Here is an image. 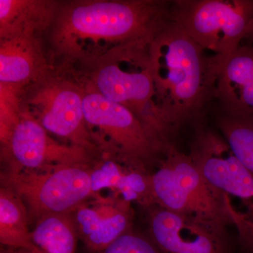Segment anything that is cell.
Returning a JSON list of instances; mask_svg holds the SVG:
<instances>
[{
  "mask_svg": "<svg viewBox=\"0 0 253 253\" xmlns=\"http://www.w3.org/2000/svg\"><path fill=\"white\" fill-rule=\"evenodd\" d=\"M172 1L70 3L58 9L51 40L57 54L87 64L131 43L151 40L171 21Z\"/></svg>",
  "mask_w": 253,
  "mask_h": 253,
  "instance_id": "cell-1",
  "label": "cell"
},
{
  "mask_svg": "<svg viewBox=\"0 0 253 253\" xmlns=\"http://www.w3.org/2000/svg\"><path fill=\"white\" fill-rule=\"evenodd\" d=\"M154 104L169 140L206 118L213 102L212 55L171 21L150 44Z\"/></svg>",
  "mask_w": 253,
  "mask_h": 253,
  "instance_id": "cell-2",
  "label": "cell"
},
{
  "mask_svg": "<svg viewBox=\"0 0 253 253\" xmlns=\"http://www.w3.org/2000/svg\"><path fill=\"white\" fill-rule=\"evenodd\" d=\"M152 40L131 43L85 64L89 70L85 88L131 110L155 140L164 146L170 140L155 107L150 57Z\"/></svg>",
  "mask_w": 253,
  "mask_h": 253,
  "instance_id": "cell-3",
  "label": "cell"
},
{
  "mask_svg": "<svg viewBox=\"0 0 253 253\" xmlns=\"http://www.w3.org/2000/svg\"><path fill=\"white\" fill-rule=\"evenodd\" d=\"M201 120L193 125L189 155L215 190L239 235L245 253H253V174L242 164L221 133Z\"/></svg>",
  "mask_w": 253,
  "mask_h": 253,
  "instance_id": "cell-4",
  "label": "cell"
},
{
  "mask_svg": "<svg viewBox=\"0 0 253 253\" xmlns=\"http://www.w3.org/2000/svg\"><path fill=\"white\" fill-rule=\"evenodd\" d=\"M155 166L152 186L156 206L226 231L231 224L220 197L189 154L181 152L173 143Z\"/></svg>",
  "mask_w": 253,
  "mask_h": 253,
  "instance_id": "cell-5",
  "label": "cell"
},
{
  "mask_svg": "<svg viewBox=\"0 0 253 253\" xmlns=\"http://www.w3.org/2000/svg\"><path fill=\"white\" fill-rule=\"evenodd\" d=\"M171 20L213 55L253 42V0H172Z\"/></svg>",
  "mask_w": 253,
  "mask_h": 253,
  "instance_id": "cell-6",
  "label": "cell"
},
{
  "mask_svg": "<svg viewBox=\"0 0 253 253\" xmlns=\"http://www.w3.org/2000/svg\"><path fill=\"white\" fill-rule=\"evenodd\" d=\"M84 89L83 112L91 135L104 154L152 169L166 148L131 110Z\"/></svg>",
  "mask_w": 253,
  "mask_h": 253,
  "instance_id": "cell-7",
  "label": "cell"
},
{
  "mask_svg": "<svg viewBox=\"0 0 253 253\" xmlns=\"http://www.w3.org/2000/svg\"><path fill=\"white\" fill-rule=\"evenodd\" d=\"M91 162L61 166L48 172H5L1 175V185L21 198L27 208L29 224H35L46 214L73 212L94 194Z\"/></svg>",
  "mask_w": 253,
  "mask_h": 253,
  "instance_id": "cell-8",
  "label": "cell"
},
{
  "mask_svg": "<svg viewBox=\"0 0 253 253\" xmlns=\"http://www.w3.org/2000/svg\"><path fill=\"white\" fill-rule=\"evenodd\" d=\"M40 82L28 100V110L25 113L48 132L73 146L88 153L99 149L84 119V89L61 78Z\"/></svg>",
  "mask_w": 253,
  "mask_h": 253,
  "instance_id": "cell-9",
  "label": "cell"
},
{
  "mask_svg": "<svg viewBox=\"0 0 253 253\" xmlns=\"http://www.w3.org/2000/svg\"><path fill=\"white\" fill-rule=\"evenodd\" d=\"M2 151L8 166L6 172H48L61 166L92 161L85 150L54 140L26 113L21 114Z\"/></svg>",
  "mask_w": 253,
  "mask_h": 253,
  "instance_id": "cell-10",
  "label": "cell"
},
{
  "mask_svg": "<svg viewBox=\"0 0 253 253\" xmlns=\"http://www.w3.org/2000/svg\"><path fill=\"white\" fill-rule=\"evenodd\" d=\"M148 211L149 237L161 253H231L227 231L160 206Z\"/></svg>",
  "mask_w": 253,
  "mask_h": 253,
  "instance_id": "cell-11",
  "label": "cell"
},
{
  "mask_svg": "<svg viewBox=\"0 0 253 253\" xmlns=\"http://www.w3.org/2000/svg\"><path fill=\"white\" fill-rule=\"evenodd\" d=\"M133 205L118 195L95 193L73 212L80 240L89 251H99L133 229Z\"/></svg>",
  "mask_w": 253,
  "mask_h": 253,
  "instance_id": "cell-12",
  "label": "cell"
},
{
  "mask_svg": "<svg viewBox=\"0 0 253 253\" xmlns=\"http://www.w3.org/2000/svg\"><path fill=\"white\" fill-rule=\"evenodd\" d=\"M213 103L230 114H253V43L212 55Z\"/></svg>",
  "mask_w": 253,
  "mask_h": 253,
  "instance_id": "cell-13",
  "label": "cell"
},
{
  "mask_svg": "<svg viewBox=\"0 0 253 253\" xmlns=\"http://www.w3.org/2000/svg\"><path fill=\"white\" fill-rule=\"evenodd\" d=\"M107 155L93 160L91 181L93 192L110 189L131 204L149 209L156 206L149 168Z\"/></svg>",
  "mask_w": 253,
  "mask_h": 253,
  "instance_id": "cell-14",
  "label": "cell"
},
{
  "mask_svg": "<svg viewBox=\"0 0 253 253\" xmlns=\"http://www.w3.org/2000/svg\"><path fill=\"white\" fill-rule=\"evenodd\" d=\"M46 64L37 36L21 34L1 38L0 82L20 86L44 76Z\"/></svg>",
  "mask_w": 253,
  "mask_h": 253,
  "instance_id": "cell-15",
  "label": "cell"
},
{
  "mask_svg": "<svg viewBox=\"0 0 253 253\" xmlns=\"http://www.w3.org/2000/svg\"><path fill=\"white\" fill-rule=\"evenodd\" d=\"M54 3L42 1L1 0V38L37 33L52 22L57 12Z\"/></svg>",
  "mask_w": 253,
  "mask_h": 253,
  "instance_id": "cell-16",
  "label": "cell"
},
{
  "mask_svg": "<svg viewBox=\"0 0 253 253\" xmlns=\"http://www.w3.org/2000/svg\"><path fill=\"white\" fill-rule=\"evenodd\" d=\"M27 208L13 190H0V242L4 247L38 253L31 239Z\"/></svg>",
  "mask_w": 253,
  "mask_h": 253,
  "instance_id": "cell-17",
  "label": "cell"
},
{
  "mask_svg": "<svg viewBox=\"0 0 253 253\" xmlns=\"http://www.w3.org/2000/svg\"><path fill=\"white\" fill-rule=\"evenodd\" d=\"M31 239L38 253H76L80 238L73 213L40 218L31 231Z\"/></svg>",
  "mask_w": 253,
  "mask_h": 253,
  "instance_id": "cell-18",
  "label": "cell"
},
{
  "mask_svg": "<svg viewBox=\"0 0 253 253\" xmlns=\"http://www.w3.org/2000/svg\"><path fill=\"white\" fill-rule=\"evenodd\" d=\"M215 125L240 162L253 174V114L217 111Z\"/></svg>",
  "mask_w": 253,
  "mask_h": 253,
  "instance_id": "cell-19",
  "label": "cell"
},
{
  "mask_svg": "<svg viewBox=\"0 0 253 253\" xmlns=\"http://www.w3.org/2000/svg\"><path fill=\"white\" fill-rule=\"evenodd\" d=\"M86 253H161L149 236L143 235L134 229L123 234L99 251H86Z\"/></svg>",
  "mask_w": 253,
  "mask_h": 253,
  "instance_id": "cell-20",
  "label": "cell"
},
{
  "mask_svg": "<svg viewBox=\"0 0 253 253\" xmlns=\"http://www.w3.org/2000/svg\"><path fill=\"white\" fill-rule=\"evenodd\" d=\"M252 43H253V42H252Z\"/></svg>",
  "mask_w": 253,
  "mask_h": 253,
  "instance_id": "cell-21",
  "label": "cell"
}]
</instances>
